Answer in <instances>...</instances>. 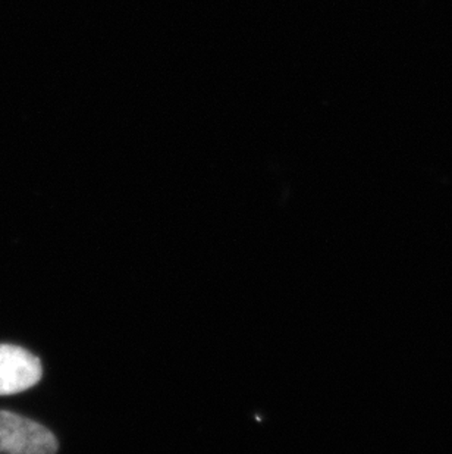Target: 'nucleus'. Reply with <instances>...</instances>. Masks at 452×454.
I'll use <instances>...</instances> for the list:
<instances>
[{"label": "nucleus", "mask_w": 452, "mask_h": 454, "mask_svg": "<svg viewBox=\"0 0 452 454\" xmlns=\"http://www.w3.org/2000/svg\"><path fill=\"white\" fill-rule=\"evenodd\" d=\"M43 369L39 357L26 348L0 344V395H13L35 387Z\"/></svg>", "instance_id": "2"}, {"label": "nucleus", "mask_w": 452, "mask_h": 454, "mask_svg": "<svg viewBox=\"0 0 452 454\" xmlns=\"http://www.w3.org/2000/svg\"><path fill=\"white\" fill-rule=\"evenodd\" d=\"M58 440L43 425L0 411V454H56Z\"/></svg>", "instance_id": "1"}]
</instances>
